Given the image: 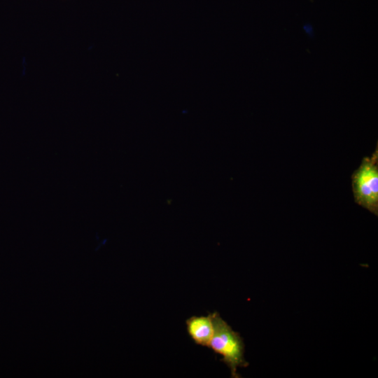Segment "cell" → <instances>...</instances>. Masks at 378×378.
<instances>
[{
	"mask_svg": "<svg viewBox=\"0 0 378 378\" xmlns=\"http://www.w3.org/2000/svg\"><path fill=\"white\" fill-rule=\"evenodd\" d=\"M213 321L214 330L209 348L222 356L220 360L230 369L231 377H241L237 369L248 365L244 357L243 339L220 317L218 312H213Z\"/></svg>",
	"mask_w": 378,
	"mask_h": 378,
	"instance_id": "6da1fadb",
	"label": "cell"
},
{
	"mask_svg": "<svg viewBox=\"0 0 378 378\" xmlns=\"http://www.w3.org/2000/svg\"><path fill=\"white\" fill-rule=\"evenodd\" d=\"M351 188L356 203L374 215H378V150L364 157L351 176Z\"/></svg>",
	"mask_w": 378,
	"mask_h": 378,
	"instance_id": "7a4b0ae2",
	"label": "cell"
},
{
	"mask_svg": "<svg viewBox=\"0 0 378 378\" xmlns=\"http://www.w3.org/2000/svg\"><path fill=\"white\" fill-rule=\"evenodd\" d=\"M186 330L197 345L209 348L214 334L213 313L206 316H192L186 320Z\"/></svg>",
	"mask_w": 378,
	"mask_h": 378,
	"instance_id": "3957f363",
	"label": "cell"
},
{
	"mask_svg": "<svg viewBox=\"0 0 378 378\" xmlns=\"http://www.w3.org/2000/svg\"><path fill=\"white\" fill-rule=\"evenodd\" d=\"M304 31L309 37H312L314 35L313 26L310 23H306L302 27Z\"/></svg>",
	"mask_w": 378,
	"mask_h": 378,
	"instance_id": "277c9868",
	"label": "cell"
}]
</instances>
